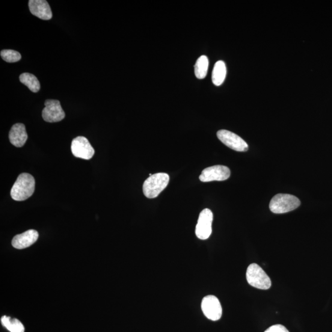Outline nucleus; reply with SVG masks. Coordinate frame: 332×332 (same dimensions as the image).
Wrapping results in <instances>:
<instances>
[{"instance_id":"9","label":"nucleus","mask_w":332,"mask_h":332,"mask_svg":"<svg viewBox=\"0 0 332 332\" xmlns=\"http://www.w3.org/2000/svg\"><path fill=\"white\" fill-rule=\"evenodd\" d=\"M71 150L73 155L76 158L86 160L91 159L95 153L94 149L90 142L82 136L73 139L71 145Z\"/></svg>"},{"instance_id":"2","label":"nucleus","mask_w":332,"mask_h":332,"mask_svg":"<svg viewBox=\"0 0 332 332\" xmlns=\"http://www.w3.org/2000/svg\"><path fill=\"white\" fill-rule=\"evenodd\" d=\"M170 182V176L165 173H157L150 176L145 181L143 185L144 194L148 198L153 199L167 187Z\"/></svg>"},{"instance_id":"10","label":"nucleus","mask_w":332,"mask_h":332,"mask_svg":"<svg viewBox=\"0 0 332 332\" xmlns=\"http://www.w3.org/2000/svg\"><path fill=\"white\" fill-rule=\"evenodd\" d=\"M230 169L227 166L217 165L206 168L200 175V180L203 182L212 181H224L230 177Z\"/></svg>"},{"instance_id":"3","label":"nucleus","mask_w":332,"mask_h":332,"mask_svg":"<svg viewBox=\"0 0 332 332\" xmlns=\"http://www.w3.org/2000/svg\"><path fill=\"white\" fill-rule=\"evenodd\" d=\"M300 201L297 197L289 194L275 195L269 203V209L274 213H284L292 211L300 206Z\"/></svg>"},{"instance_id":"13","label":"nucleus","mask_w":332,"mask_h":332,"mask_svg":"<svg viewBox=\"0 0 332 332\" xmlns=\"http://www.w3.org/2000/svg\"><path fill=\"white\" fill-rule=\"evenodd\" d=\"M9 139L11 144L14 146L18 148L23 147L28 139L24 124L22 123L14 124L9 133Z\"/></svg>"},{"instance_id":"14","label":"nucleus","mask_w":332,"mask_h":332,"mask_svg":"<svg viewBox=\"0 0 332 332\" xmlns=\"http://www.w3.org/2000/svg\"><path fill=\"white\" fill-rule=\"evenodd\" d=\"M227 75V67L225 62L219 61L216 62L213 67L212 79L213 85L219 87L223 84Z\"/></svg>"},{"instance_id":"15","label":"nucleus","mask_w":332,"mask_h":332,"mask_svg":"<svg viewBox=\"0 0 332 332\" xmlns=\"http://www.w3.org/2000/svg\"><path fill=\"white\" fill-rule=\"evenodd\" d=\"M1 323L3 326L10 332H24L25 327L18 319L4 316L2 317Z\"/></svg>"},{"instance_id":"6","label":"nucleus","mask_w":332,"mask_h":332,"mask_svg":"<svg viewBox=\"0 0 332 332\" xmlns=\"http://www.w3.org/2000/svg\"><path fill=\"white\" fill-rule=\"evenodd\" d=\"M213 213L209 209L203 210L199 216L198 224L196 227V235L199 239L206 240L212 233Z\"/></svg>"},{"instance_id":"4","label":"nucleus","mask_w":332,"mask_h":332,"mask_svg":"<svg viewBox=\"0 0 332 332\" xmlns=\"http://www.w3.org/2000/svg\"><path fill=\"white\" fill-rule=\"evenodd\" d=\"M246 278L249 285L261 290H268L271 286V281L265 271L257 264L248 266Z\"/></svg>"},{"instance_id":"1","label":"nucleus","mask_w":332,"mask_h":332,"mask_svg":"<svg viewBox=\"0 0 332 332\" xmlns=\"http://www.w3.org/2000/svg\"><path fill=\"white\" fill-rule=\"evenodd\" d=\"M35 188L34 177L31 174L22 173L14 183L11 189V197L15 201H25L34 194Z\"/></svg>"},{"instance_id":"16","label":"nucleus","mask_w":332,"mask_h":332,"mask_svg":"<svg viewBox=\"0 0 332 332\" xmlns=\"http://www.w3.org/2000/svg\"><path fill=\"white\" fill-rule=\"evenodd\" d=\"M20 81L27 87L33 93H38L40 90V83L37 77L31 73H23L19 76Z\"/></svg>"},{"instance_id":"8","label":"nucleus","mask_w":332,"mask_h":332,"mask_svg":"<svg viewBox=\"0 0 332 332\" xmlns=\"http://www.w3.org/2000/svg\"><path fill=\"white\" fill-rule=\"evenodd\" d=\"M42 112L43 120L48 123L59 122L65 117L60 102L58 100H47Z\"/></svg>"},{"instance_id":"19","label":"nucleus","mask_w":332,"mask_h":332,"mask_svg":"<svg viewBox=\"0 0 332 332\" xmlns=\"http://www.w3.org/2000/svg\"><path fill=\"white\" fill-rule=\"evenodd\" d=\"M265 332H289L283 325L277 324L271 326Z\"/></svg>"},{"instance_id":"17","label":"nucleus","mask_w":332,"mask_h":332,"mask_svg":"<svg viewBox=\"0 0 332 332\" xmlns=\"http://www.w3.org/2000/svg\"><path fill=\"white\" fill-rule=\"evenodd\" d=\"M209 67V59L206 56L199 58L195 65V73L198 79H204L207 75Z\"/></svg>"},{"instance_id":"12","label":"nucleus","mask_w":332,"mask_h":332,"mask_svg":"<svg viewBox=\"0 0 332 332\" xmlns=\"http://www.w3.org/2000/svg\"><path fill=\"white\" fill-rule=\"evenodd\" d=\"M38 236L39 235L37 231L29 230L20 235L15 236L12 240V245L17 249L27 248L37 241Z\"/></svg>"},{"instance_id":"5","label":"nucleus","mask_w":332,"mask_h":332,"mask_svg":"<svg viewBox=\"0 0 332 332\" xmlns=\"http://www.w3.org/2000/svg\"><path fill=\"white\" fill-rule=\"evenodd\" d=\"M217 135L222 143L236 152H247L248 149V145L245 141L239 135L229 130H218Z\"/></svg>"},{"instance_id":"11","label":"nucleus","mask_w":332,"mask_h":332,"mask_svg":"<svg viewBox=\"0 0 332 332\" xmlns=\"http://www.w3.org/2000/svg\"><path fill=\"white\" fill-rule=\"evenodd\" d=\"M29 10L31 13L42 20H50L52 13L48 3L45 0H30Z\"/></svg>"},{"instance_id":"18","label":"nucleus","mask_w":332,"mask_h":332,"mask_svg":"<svg viewBox=\"0 0 332 332\" xmlns=\"http://www.w3.org/2000/svg\"><path fill=\"white\" fill-rule=\"evenodd\" d=\"M1 57L9 63H14L21 59V55L19 52L11 49H4L1 51Z\"/></svg>"},{"instance_id":"7","label":"nucleus","mask_w":332,"mask_h":332,"mask_svg":"<svg viewBox=\"0 0 332 332\" xmlns=\"http://www.w3.org/2000/svg\"><path fill=\"white\" fill-rule=\"evenodd\" d=\"M201 309L207 319L213 321L222 318V308L218 299L213 295H207L203 299Z\"/></svg>"}]
</instances>
